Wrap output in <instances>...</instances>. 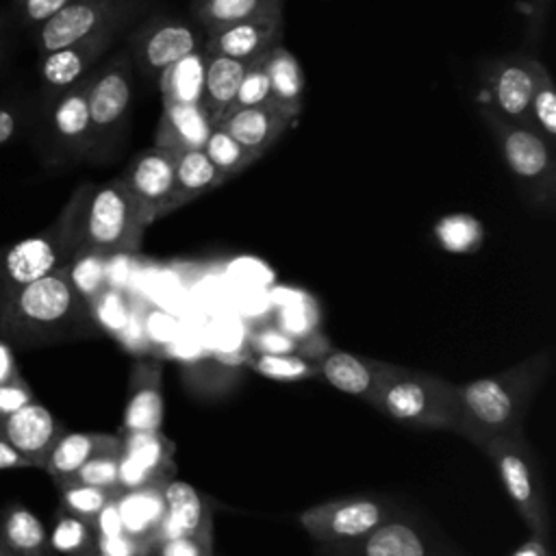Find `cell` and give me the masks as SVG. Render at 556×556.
<instances>
[{"instance_id":"cell-1","label":"cell","mask_w":556,"mask_h":556,"mask_svg":"<svg viewBox=\"0 0 556 556\" xmlns=\"http://www.w3.org/2000/svg\"><path fill=\"white\" fill-rule=\"evenodd\" d=\"M87 321V302L70 280L67 265L17 287L0 315V339L13 350L65 341Z\"/></svg>"},{"instance_id":"cell-2","label":"cell","mask_w":556,"mask_h":556,"mask_svg":"<svg viewBox=\"0 0 556 556\" xmlns=\"http://www.w3.org/2000/svg\"><path fill=\"white\" fill-rule=\"evenodd\" d=\"M543 363V356H532L506 371L456 384L454 430L482 447L495 439L523 437V415Z\"/></svg>"},{"instance_id":"cell-3","label":"cell","mask_w":556,"mask_h":556,"mask_svg":"<svg viewBox=\"0 0 556 556\" xmlns=\"http://www.w3.org/2000/svg\"><path fill=\"white\" fill-rule=\"evenodd\" d=\"M135 98V67L124 50L102 59L87 78V109L91 122L89 163H106L124 148L130 130Z\"/></svg>"},{"instance_id":"cell-4","label":"cell","mask_w":556,"mask_h":556,"mask_svg":"<svg viewBox=\"0 0 556 556\" xmlns=\"http://www.w3.org/2000/svg\"><path fill=\"white\" fill-rule=\"evenodd\" d=\"M89 182L78 185L61 213L43 230L0 248V267L9 295L37 278L67 265L80 250V208Z\"/></svg>"},{"instance_id":"cell-5","label":"cell","mask_w":556,"mask_h":556,"mask_svg":"<svg viewBox=\"0 0 556 556\" xmlns=\"http://www.w3.org/2000/svg\"><path fill=\"white\" fill-rule=\"evenodd\" d=\"M478 115L493 135V141L523 195L536 206H552L556 195L554 146L530 126L502 117L484 102L478 104Z\"/></svg>"},{"instance_id":"cell-6","label":"cell","mask_w":556,"mask_h":556,"mask_svg":"<svg viewBox=\"0 0 556 556\" xmlns=\"http://www.w3.org/2000/svg\"><path fill=\"white\" fill-rule=\"evenodd\" d=\"M87 78L48 102H35L30 126H35L39 161L48 169L89 161L91 122L87 109Z\"/></svg>"},{"instance_id":"cell-7","label":"cell","mask_w":556,"mask_h":556,"mask_svg":"<svg viewBox=\"0 0 556 556\" xmlns=\"http://www.w3.org/2000/svg\"><path fill=\"white\" fill-rule=\"evenodd\" d=\"M146 228V219L117 176L102 185L89 182L80 208V250L104 256L132 252Z\"/></svg>"},{"instance_id":"cell-8","label":"cell","mask_w":556,"mask_h":556,"mask_svg":"<svg viewBox=\"0 0 556 556\" xmlns=\"http://www.w3.org/2000/svg\"><path fill=\"white\" fill-rule=\"evenodd\" d=\"M374 408L410 426L454 430L456 384L428 371L393 365Z\"/></svg>"},{"instance_id":"cell-9","label":"cell","mask_w":556,"mask_h":556,"mask_svg":"<svg viewBox=\"0 0 556 556\" xmlns=\"http://www.w3.org/2000/svg\"><path fill=\"white\" fill-rule=\"evenodd\" d=\"M146 9L148 0H70L33 30V43L41 54L102 30L128 33Z\"/></svg>"},{"instance_id":"cell-10","label":"cell","mask_w":556,"mask_h":556,"mask_svg":"<svg viewBox=\"0 0 556 556\" xmlns=\"http://www.w3.org/2000/svg\"><path fill=\"white\" fill-rule=\"evenodd\" d=\"M206 35L208 33L193 20L152 15L137 22L126 33V52L135 72L156 80L167 65L198 48H204Z\"/></svg>"},{"instance_id":"cell-11","label":"cell","mask_w":556,"mask_h":556,"mask_svg":"<svg viewBox=\"0 0 556 556\" xmlns=\"http://www.w3.org/2000/svg\"><path fill=\"white\" fill-rule=\"evenodd\" d=\"M484 450L495 463L500 480L508 497L517 506L521 519L530 528L532 539L543 541L547 532V510L541 493L539 473L523 437L495 439Z\"/></svg>"},{"instance_id":"cell-12","label":"cell","mask_w":556,"mask_h":556,"mask_svg":"<svg viewBox=\"0 0 556 556\" xmlns=\"http://www.w3.org/2000/svg\"><path fill=\"white\" fill-rule=\"evenodd\" d=\"M117 178L135 200L148 226L178 208L174 152L152 143L137 152Z\"/></svg>"},{"instance_id":"cell-13","label":"cell","mask_w":556,"mask_h":556,"mask_svg":"<svg viewBox=\"0 0 556 556\" xmlns=\"http://www.w3.org/2000/svg\"><path fill=\"white\" fill-rule=\"evenodd\" d=\"M126 35L124 30H102L91 37L78 39L70 46L41 52L37 59L39 96L37 104L52 100L65 89L74 87L91 74V70L113 50L117 39Z\"/></svg>"},{"instance_id":"cell-14","label":"cell","mask_w":556,"mask_h":556,"mask_svg":"<svg viewBox=\"0 0 556 556\" xmlns=\"http://www.w3.org/2000/svg\"><path fill=\"white\" fill-rule=\"evenodd\" d=\"M534 56L513 52L482 63L478 78L484 104L502 117L530 126L528 104L534 83Z\"/></svg>"},{"instance_id":"cell-15","label":"cell","mask_w":556,"mask_h":556,"mask_svg":"<svg viewBox=\"0 0 556 556\" xmlns=\"http://www.w3.org/2000/svg\"><path fill=\"white\" fill-rule=\"evenodd\" d=\"M384 508L374 500L343 497L306 508L300 523L317 541H343L367 536L384 521Z\"/></svg>"},{"instance_id":"cell-16","label":"cell","mask_w":556,"mask_h":556,"mask_svg":"<svg viewBox=\"0 0 556 556\" xmlns=\"http://www.w3.org/2000/svg\"><path fill=\"white\" fill-rule=\"evenodd\" d=\"M119 437V493L154 484L172 476L174 443L161 430L124 432Z\"/></svg>"},{"instance_id":"cell-17","label":"cell","mask_w":556,"mask_h":556,"mask_svg":"<svg viewBox=\"0 0 556 556\" xmlns=\"http://www.w3.org/2000/svg\"><path fill=\"white\" fill-rule=\"evenodd\" d=\"M0 432L28 460L30 467L43 469L52 445L65 432V428L48 406L30 400L0 421Z\"/></svg>"},{"instance_id":"cell-18","label":"cell","mask_w":556,"mask_h":556,"mask_svg":"<svg viewBox=\"0 0 556 556\" xmlns=\"http://www.w3.org/2000/svg\"><path fill=\"white\" fill-rule=\"evenodd\" d=\"M315 365H317V376H321L334 389H339L341 393L354 395L363 402H369L371 406H376L378 391L393 367L391 363L356 356L343 350L326 352Z\"/></svg>"},{"instance_id":"cell-19","label":"cell","mask_w":556,"mask_h":556,"mask_svg":"<svg viewBox=\"0 0 556 556\" xmlns=\"http://www.w3.org/2000/svg\"><path fill=\"white\" fill-rule=\"evenodd\" d=\"M282 15L243 20L217 30H211L204 41L208 54H222L239 61H256L282 39Z\"/></svg>"},{"instance_id":"cell-20","label":"cell","mask_w":556,"mask_h":556,"mask_svg":"<svg viewBox=\"0 0 556 556\" xmlns=\"http://www.w3.org/2000/svg\"><path fill=\"white\" fill-rule=\"evenodd\" d=\"M295 122V117L267 102L230 111L217 124L256 159H263Z\"/></svg>"},{"instance_id":"cell-21","label":"cell","mask_w":556,"mask_h":556,"mask_svg":"<svg viewBox=\"0 0 556 556\" xmlns=\"http://www.w3.org/2000/svg\"><path fill=\"white\" fill-rule=\"evenodd\" d=\"M161 489L165 515L161 521L159 541L172 536H211V515L200 493L189 482L169 476L163 480Z\"/></svg>"},{"instance_id":"cell-22","label":"cell","mask_w":556,"mask_h":556,"mask_svg":"<svg viewBox=\"0 0 556 556\" xmlns=\"http://www.w3.org/2000/svg\"><path fill=\"white\" fill-rule=\"evenodd\" d=\"M163 480L148 484V486L122 491L115 497L124 532L128 536H132L148 554L152 552V547L159 541V530H161V521L165 515V500H163V489H161Z\"/></svg>"},{"instance_id":"cell-23","label":"cell","mask_w":556,"mask_h":556,"mask_svg":"<svg viewBox=\"0 0 556 556\" xmlns=\"http://www.w3.org/2000/svg\"><path fill=\"white\" fill-rule=\"evenodd\" d=\"M163 419V391H161V367L156 363H139L132 371L130 393L122 419L124 432L161 430Z\"/></svg>"},{"instance_id":"cell-24","label":"cell","mask_w":556,"mask_h":556,"mask_svg":"<svg viewBox=\"0 0 556 556\" xmlns=\"http://www.w3.org/2000/svg\"><path fill=\"white\" fill-rule=\"evenodd\" d=\"M213 122L202 104H163L154 130V146L169 152L202 148L213 130Z\"/></svg>"},{"instance_id":"cell-25","label":"cell","mask_w":556,"mask_h":556,"mask_svg":"<svg viewBox=\"0 0 556 556\" xmlns=\"http://www.w3.org/2000/svg\"><path fill=\"white\" fill-rule=\"evenodd\" d=\"M263 67L269 80L271 104L298 119L304 109V91H306V80H304L300 61L280 41L269 52L263 54Z\"/></svg>"},{"instance_id":"cell-26","label":"cell","mask_w":556,"mask_h":556,"mask_svg":"<svg viewBox=\"0 0 556 556\" xmlns=\"http://www.w3.org/2000/svg\"><path fill=\"white\" fill-rule=\"evenodd\" d=\"M119 445L117 434L104 432H63L52 445L43 471L59 484L67 482L93 454Z\"/></svg>"},{"instance_id":"cell-27","label":"cell","mask_w":556,"mask_h":556,"mask_svg":"<svg viewBox=\"0 0 556 556\" xmlns=\"http://www.w3.org/2000/svg\"><path fill=\"white\" fill-rule=\"evenodd\" d=\"M285 0H191V20L206 33L258 17H280Z\"/></svg>"},{"instance_id":"cell-28","label":"cell","mask_w":556,"mask_h":556,"mask_svg":"<svg viewBox=\"0 0 556 556\" xmlns=\"http://www.w3.org/2000/svg\"><path fill=\"white\" fill-rule=\"evenodd\" d=\"M206 50L198 48L172 65H167L159 80L163 104H200L206 74Z\"/></svg>"},{"instance_id":"cell-29","label":"cell","mask_w":556,"mask_h":556,"mask_svg":"<svg viewBox=\"0 0 556 556\" xmlns=\"http://www.w3.org/2000/svg\"><path fill=\"white\" fill-rule=\"evenodd\" d=\"M208 54V52H206ZM252 61H239L222 54H208L206 59V74H204V91H202V109L217 124L230 109L237 87L245 67Z\"/></svg>"},{"instance_id":"cell-30","label":"cell","mask_w":556,"mask_h":556,"mask_svg":"<svg viewBox=\"0 0 556 556\" xmlns=\"http://www.w3.org/2000/svg\"><path fill=\"white\" fill-rule=\"evenodd\" d=\"M0 541L15 556H50L52 554L43 521L22 504H11L2 510Z\"/></svg>"},{"instance_id":"cell-31","label":"cell","mask_w":556,"mask_h":556,"mask_svg":"<svg viewBox=\"0 0 556 556\" xmlns=\"http://www.w3.org/2000/svg\"><path fill=\"white\" fill-rule=\"evenodd\" d=\"M174 176L178 208L224 185V178L202 148L174 152Z\"/></svg>"},{"instance_id":"cell-32","label":"cell","mask_w":556,"mask_h":556,"mask_svg":"<svg viewBox=\"0 0 556 556\" xmlns=\"http://www.w3.org/2000/svg\"><path fill=\"white\" fill-rule=\"evenodd\" d=\"M528 117L530 128L556 148V87L552 74L539 59L534 61V83L528 104Z\"/></svg>"},{"instance_id":"cell-33","label":"cell","mask_w":556,"mask_h":556,"mask_svg":"<svg viewBox=\"0 0 556 556\" xmlns=\"http://www.w3.org/2000/svg\"><path fill=\"white\" fill-rule=\"evenodd\" d=\"M202 150L208 156V161L213 163V167L219 172L224 182L235 178V176H239V174H243L252 163L258 161L248 148H243L219 124L213 126L208 139L202 146Z\"/></svg>"},{"instance_id":"cell-34","label":"cell","mask_w":556,"mask_h":556,"mask_svg":"<svg viewBox=\"0 0 556 556\" xmlns=\"http://www.w3.org/2000/svg\"><path fill=\"white\" fill-rule=\"evenodd\" d=\"M96 528L93 523L67 513L59 510L52 532H48L50 549L63 556H83L96 547Z\"/></svg>"},{"instance_id":"cell-35","label":"cell","mask_w":556,"mask_h":556,"mask_svg":"<svg viewBox=\"0 0 556 556\" xmlns=\"http://www.w3.org/2000/svg\"><path fill=\"white\" fill-rule=\"evenodd\" d=\"M365 556H426V549L413 528L389 521L367 534Z\"/></svg>"},{"instance_id":"cell-36","label":"cell","mask_w":556,"mask_h":556,"mask_svg":"<svg viewBox=\"0 0 556 556\" xmlns=\"http://www.w3.org/2000/svg\"><path fill=\"white\" fill-rule=\"evenodd\" d=\"M104 254L93 250H78L74 258L67 263L70 280L76 287V291L85 298V302H96L104 293V276H106V263Z\"/></svg>"},{"instance_id":"cell-37","label":"cell","mask_w":556,"mask_h":556,"mask_svg":"<svg viewBox=\"0 0 556 556\" xmlns=\"http://www.w3.org/2000/svg\"><path fill=\"white\" fill-rule=\"evenodd\" d=\"M61 493V508L93 523L100 510L119 493L93 484H83V482H65L59 484Z\"/></svg>"},{"instance_id":"cell-38","label":"cell","mask_w":556,"mask_h":556,"mask_svg":"<svg viewBox=\"0 0 556 556\" xmlns=\"http://www.w3.org/2000/svg\"><path fill=\"white\" fill-rule=\"evenodd\" d=\"M250 367L271 380H285V382H293V380H306L317 376V365L304 356L298 354H267V352H258L254 354L250 361Z\"/></svg>"},{"instance_id":"cell-39","label":"cell","mask_w":556,"mask_h":556,"mask_svg":"<svg viewBox=\"0 0 556 556\" xmlns=\"http://www.w3.org/2000/svg\"><path fill=\"white\" fill-rule=\"evenodd\" d=\"M67 482L93 484L119 493V445L93 454Z\"/></svg>"},{"instance_id":"cell-40","label":"cell","mask_w":556,"mask_h":556,"mask_svg":"<svg viewBox=\"0 0 556 556\" xmlns=\"http://www.w3.org/2000/svg\"><path fill=\"white\" fill-rule=\"evenodd\" d=\"M267 102H271V93H269V80H267L265 67H263V56H261L245 67L228 113L237 111V109H245V106L267 104Z\"/></svg>"},{"instance_id":"cell-41","label":"cell","mask_w":556,"mask_h":556,"mask_svg":"<svg viewBox=\"0 0 556 556\" xmlns=\"http://www.w3.org/2000/svg\"><path fill=\"white\" fill-rule=\"evenodd\" d=\"M33 102L0 100V146L15 141L33 122Z\"/></svg>"},{"instance_id":"cell-42","label":"cell","mask_w":556,"mask_h":556,"mask_svg":"<svg viewBox=\"0 0 556 556\" xmlns=\"http://www.w3.org/2000/svg\"><path fill=\"white\" fill-rule=\"evenodd\" d=\"M70 0H22L13 9V20L17 28H28L35 30L41 26L46 20H50L54 13H59Z\"/></svg>"},{"instance_id":"cell-43","label":"cell","mask_w":556,"mask_h":556,"mask_svg":"<svg viewBox=\"0 0 556 556\" xmlns=\"http://www.w3.org/2000/svg\"><path fill=\"white\" fill-rule=\"evenodd\" d=\"M154 556H211V536H172L152 547Z\"/></svg>"},{"instance_id":"cell-44","label":"cell","mask_w":556,"mask_h":556,"mask_svg":"<svg viewBox=\"0 0 556 556\" xmlns=\"http://www.w3.org/2000/svg\"><path fill=\"white\" fill-rule=\"evenodd\" d=\"M30 400H35V395L22 374L0 382V421L15 413L17 408H22L24 404H28Z\"/></svg>"},{"instance_id":"cell-45","label":"cell","mask_w":556,"mask_h":556,"mask_svg":"<svg viewBox=\"0 0 556 556\" xmlns=\"http://www.w3.org/2000/svg\"><path fill=\"white\" fill-rule=\"evenodd\" d=\"M96 547L104 556H148V552L126 532L111 534V536H98Z\"/></svg>"},{"instance_id":"cell-46","label":"cell","mask_w":556,"mask_h":556,"mask_svg":"<svg viewBox=\"0 0 556 556\" xmlns=\"http://www.w3.org/2000/svg\"><path fill=\"white\" fill-rule=\"evenodd\" d=\"M254 345L267 354H291V350L295 348V341L289 334H285L282 330L265 328L256 334Z\"/></svg>"},{"instance_id":"cell-47","label":"cell","mask_w":556,"mask_h":556,"mask_svg":"<svg viewBox=\"0 0 556 556\" xmlns=\"http://www.w3.org/2000/svg\"><path fill=\"white\" fill-rule=\"evenodd\" d=\"M15 37H17V24L13 15L0 13V74L4 72L13 50H15Z\"/></svg>"},{"instance_id":"cell-48","label":"cell","mask_w":556,"mask_h":556,"mask_svg":"<svg viewBox=\"0 0 556 556\" xmlns=\"http://www.w3.org/2000/svg\"><path fill=\"white\" fill-rule=\"evenodd\" d=\"M554 0H528V33L530 37H541L552 13Z\"/></svg>"},{"instance_id":"cell-49","label":"cell","mask_w":556,"mask_h":556,"mask_svg":"<svg viewBox=\"0 0 556 556\" xmlns=\"http://www.w3.org/2000/svg\"><path fill=\"white\" fill-rule=\"evenodd\" d=\"M28 460L0 432V469H26Z\"/></svg>"},{"instance_id":"cell-50","label":"cell","mask_w":556,"mask_h":556,"mask_svg":"<svg viewBox=\"0 0 556 556\" xmlns=\"http://www.w3.org/2000/svg\"><path fill=\"white\" fill-rule=\"evenodd\" d=\"M15 376H20L15 352H13V348L4 339H0V382L11 380Z\"/></svg>"},{"instance_id":"cell-51","label":"cell","mask_w":556,"mask_h":556,"mask_svg":"<svg viewBox=\"0 0 556 556\" xmlns=\"http://www.w3.org/2000/svg\"><path fill=\"white\" fill-rule=\"evenodd\" d=\"M513 556H547V549H545L541 539H530Z\"/></svg>"},{"instance_id":"cell-52","label":"cell","mask_w":556,"mask_h":556,"mask_svg":"<svg viewBox=\"0 0 556 556\" xmlns=\"http://www.w3.org/2000/svg\"><path fill=\"white\" fill-rule=\"evenodd\" d=\"M9 300V289H7V282H4V276H2V267H0V315H2V308Z\"/></svg>"},{"instance_id":"cell-53","label":"cell","mask_w":556,"mask_h":556,"mask_svg":"<svg viewBox=\"0 0 556 556\" xmlns=\"http://www.w3.org/2000/svg\"><path fill=\"white\" fill-rule=\"evenodd\" d=\"M0 556H15V554H11V552L4 547V543L0 541Z\"/></svg>"},{"instance_id":"cell-54","label":"cell","mask_w":556,"mask_h":556,"mask_svg":"<svg viewBox=\"0 0 556 556\" xmlns=\"http://www.w3.org/2000/svg\"><path fill=\"white\" fill-rule=\"evenodd\" d=\"M11 2H13V9H15V7H17L22 0H11Z\"/></svg>"}]
</instances>
